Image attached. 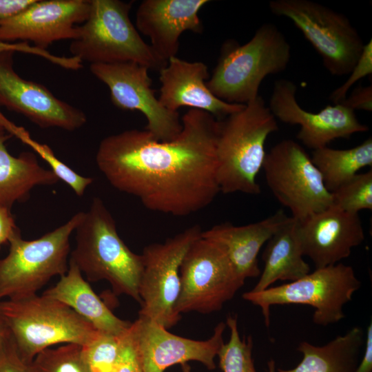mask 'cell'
<instances>
[{"instance_id":"cell-42","label":"cell","mask_w":372,"mask_h":372,"mask_svg":"<svg viewBox=\"0 0 372 372\" xmlns=\"http://www.w3.org/2000/svg\"><path fill=\"white\" fill-rule=\"evenodd\" d=\"M183 372H190L189 366L186 364H183Z\"/></svg>"},{"instance_id":"cell-26","label":"cell","mask_w":372,"mask_h":372,"mask_svg":"<svg viewBox=\"0 0 372 372\" xmlns=\"http://www.w3.org/2000/svg\"><path fill=\"white\" fill-rule=\"evenodd\" d=\"M311 161L320 172L326 188L331 193L362 168L372 165V139L347 149L329 147L313 151Z\"/></svg>"},{"instance_id":"cell-38","label":"cell","mask_w":372,"mask_h":372,"mask_svg":"<svg viewBox=\"0 0 372 372\" xmlns=\"http://www.w3.org/2000/svg\"><path fill=\"white\" fill-rule=\"evenodd\" d=\"M353 372H372V323L370 322L365 333L363 357Z\"/></svg>"},{"instance_id":"cell-39","label":"cell","mask_w":372,"mask_h":372,"mask_svg":"<svg viewBox=\"0 0 372 372\" xmlns=\"http://www.w3.org/2000/svg\"><path fill=\"white\" fill-rule=\"evenodd\" d=\"M34 0H0V20L23 10Z\"/></svg>"},{"instance_id":"cell-2","label":"cell","mask_w":372,"mask_h":372,"mask_svg":"<svg viewBox=\"0 0 372 372\" xmlns=\"http://www.w3.org/2000/svg\"><path fill=\"white\" fill-rule=\"evenodd\" d=\"M75 231L76 246L70 260L87 280H106L116 295L141 303L142 255L131 251L121 238L114 218L100 198H93Z\"/></svg>"},{"instance_id":"cell-12","label":"cell","mask_w":372,"mask_h":372,"mask_svg":"<svg viewBox=\"0 0 372 372\" xmlns=\"http://www.w3.org/2000/svg\"><path fill=\"white\" fill-rule=\"evenodd\" d=\"M201 232L200 227L194 225L163 243L151 244L144 248L138 316L151 319L167 329L180 320L181 316L176 311L180 287V267L190 245Z\"/></svg>"},{"instance_id":"cell-23","label":"cell","mask_w":372,"mask_h":372,"mask_svg":"<svg viewBox=\"0 0 372 372\" xmlns=\"http://www.w3.org/2000/svg\"><path fill=\"white\" fill-rule=\"evenodd\" d=\"M12 137L0 123V205L11 209L17 202L29 198L39 185H53L59 178L49 169L41 167L32 152L11 155L6 142Z\"/></svg>"},{"instance_id":"cell-33","label":"cell","mask_w":372,"mask_h":372,"mask_svg":"<svg viewBox=\"0 0 372 372\" xmlns=\"http://www.w3.org/2000/svg\"><path fill=\"white\" fill-rule=\"evenodd\" d=\"M21 52L40 56L48 61L65 70H70L74 66V59L70 56H57L49 52L30 45L28 42H1L0 41V54L4 52Z\"/></svg>"},{"instance_id":"cell-17","label":"cell","mask_w":372,"mask_h":372,"mask_svg":"<svg viewBox=\"0 0 372 372\" xmlns=\"http://www.w3.org/2000/svg\"><path fill=\"white\" fill-rule=\"evenodd\" d=\"M90 0H34L20 12L0 20V41H31L47 50L52 43L74 39L88 17Z\"/></svg>"},{"instance_id":"cell-14","label":"cell","mask_w":372,"mask_h":372,"mask_svg":"<svg viewBox=\"0 0 372 372\" xmlns=\"http://www.w3.org/2000/svg\"><path fill=\"white\" fill-rule=\"evenodd\" d=\"M226 327L220 322L211 338L195 340L171 333L156 322L138 316L132 322L128 335L143 372H164L172 365L189 361L199 362L214 370V359L225 343Z\"/></svg>"},{"instance_id":"cell-13","label":"cell","mask_w":372,"mask_h":372,"mask_svg":"<svg viewBox=\"0 0 372 372\" xmlns=\"http://www.w3.org/2000/svg\"><path fill=\"white\" fill-rule=\"evenodd\" d=\"M92 74L108 87L112 103L123 110H138L146 118L147 130L161 141L174 139L183 125L178 112L165 108L151 86L149 69L135 62L94 63Z\"/></svg>"},{"instance_id":"cell-11","label":"cell","mask_w":372,"mask_h":372,"mask_svg":"<svg viewBox=\"0 0 372 372\" xmlns=\"http://www.w3.org/2000/svg\"><path fill=\"white\" fill-rule=\"evenodd\" d=\"M262 169L269 188L295 219L302 220L332 205L320 172L297 142L285 139L275 145L266 154Z\"/></svg>"},{"instance_id":"cell-18","label":"cell","mask_w":372,"mask_h":372,"mask_svg":"<svg viewBox=\"0 0 372 372\" xmlns=\"http://www.w3.org/2000/svg\"><path fill=\"white\" fill-rule=\"evenodd\" d=\"M297 230L302 254L311 260L316 269L348 258L352 249L364 240L358 214L333 206L298 220Z\"/></svg>"},{"instance_id":"cell-8","label":"cell","mask_w":372,"mask_h":372,"mask_svg":"<svg viewBox=\"0 0 372 372\" xmlns=\"http://www.w3.org/2000/svg\"><path fill=\"white\" fill-rule=\"evenodd\" d=\"M360 286L353 267L338 262L316 269L293 282L260 291H247L242 298L261 309L267 327L270 324L271 306L291 304L312 307L313 323L327 326L345 317L344 307Z\"/></svg>"},{"instance_id":"cell-1","label":"cell","mask_w":372,"mask_h":372,"mask_svg":"<svg viewBox=\"0 0 372 372\" xmlns=\"http://www.w3.org/2000/svg\"><path fill=\"white\" fill-rule=\"evenodd\" d=\"M176 138L161 141L145 129L104 138L96 163L112 186L151 211L185 216L202 210L220 192L216 145L220 120L189 109Z\"/></svg>"},{"instance_id":"cell-27","label":"cell","mask_w":372,"mask_h":372,"mask_svg":"<svg viewBox=\"0 0 372 372\" xmlns=\"http://www.w3.org/2000/svg\"><path fill=\"white\" fill-rule=\"evenodd\" d=\"M0 123L12 136L17 137L22 143L28 145L41 156L49 165L50 170L54 173L59 179L67 184L78 196H82L87 187L92 183V178L83 176L75 172L59 160L48 145L41 143L33 139L25 128L17 125L8 120L1 111Z\"/></svg>"},{"instance_id":"cell-35","label":"cell","mask_w":372,"mask_h":372,"mask_svg":"<svg viewBox=\"0 0 372 372\" xmlns=\"http://www.w3.org/2000/svg\"><path fill=\"white\" fill-rule=\"evenodd\" d=\"M128 330L123 336L118 358L111 372H143L130 339Z\"/></svg>"},{"instance_id":"cell-24","label":"cell","mask_w":372,"mask_h":372,"mask_svg":"<svg viewBox=\"0 0 372 372\" xmlns=\"http://www.w3.org/2000/svg\"><path fill=\"white\" fill-rule=\"evenodd\" d=\"M298 220L289 217L267 242L262 255L264 269L253 291L265 290L278 280L293 282L310 272L298 236Z\"/></svg>"},{"instance_id":"cell-10","label":"cell","mask_w":372,"mask_h":372,"mask_svg":"<svg viewBox=\"0 0 372 372\" xmlns=\"http://www.w3.org/2000/svg\"><path fill=\"white\" fill-rule=\"evenodd\" d=\"M178 314L219 311L244 285L226 251L218 243L200 236L186 252L180 267Z\"/></svg>"},{"instance_id":"cell-16","label":"cell","mask_w":372,"mask_h":372,"mask_svg":"<svg viewBox=\"0 0 372 372\" xmlns=\"http://www.w3.org/2000/svg\"><path fill=\"white\" fill-rule=\"evenodd\" d=\"M13 55L0 54V105L42 128L74 131L86 123L83 111L60 100L44 85L20 76L14 69Z\"/></svg>"},{"instance_id":"cell-29","label":"cell","mask_w":372,"mask_h":372,"mask_svg":"<svg viewBox=\"0 0 372 372\" xmlns=\"http://www.w3.org/2000/svg\"><path fill=\"white\" fill-rule=\"evenodd\" d=\"M332 205L340 210L358 214L372 209V170L357 174L331 192Z\"/></svg>"},{"instance_id":"cell-21","label":"cell","mask_w":372,"mask_h":372,"mask_svg":"<svg viewBox=\"0 0 372 372\" xmlns=\"http://www.w3.org/2000/svg\"><path fill=\"white\" fill-rule=\"evenodd\" d=\"M282 209L260 221L242 226L224 223L201 232V236L220 244L238 276L245 280L260 275L258 255L263 245L288 219Z\"/></svg>"},{"instance_id":"cell-5","label":"cell","mask_w":372,"mask_h":372,"mask_svg":"<svg viewBox=\"0 0 372 372\" xmlns=\"http://www.w3.org/2000/svg\"><path fill=\"white\" fill-rule=\"evenodd\" d=\"M0 310L21 357L28 363L54 345L83 347L102 333L66 304L43 295L1 300Z\"/></svg>"},{"instance_id":"cell-7","label":"cell","mask_w":372,"mask_h":372,"mask_svg":"<svg viewBox=\"0 0 372 372\" xmlns=\"http://www.w3.org/2000/svg\"><path fill=\"white\" fill-rule=\"evenodd\" d=\"M83 211L41 237L24 240L17 228L8 242V255L0 259V301L37 294L54 276L68 269L70 238Z\"/></svg>"},{"instance_id":"cell-28","label":"cell","mask_w":372,"mask_h":372,"mask_svg":"<svg viewBox=\"0 0 372 372\" xmlns=\"http://www.w3.org/2000/svg\"><path fill=\"white\" fill-rule=\"evenodd\" d=\"M226 324L229 329L230 337L217 355L221 370L223 372H256L252 358L251 336L240 338L236 316H229ZM268 372L270 371L268 370Z\"/></svg>"},{"instance_id":"cell-32","label":"cell","mask_w":372,"mask_h":372,"mask_svg":"<svg viewBox=\"0 0 372 372\" xmlns=\"http://www.w3.org/2000/svg\"><path fill=\"white\" fill-rule=\"evenodd\" d=\"M372 74V42L371 39L364 44L358 61L349 74L347 80L334 90L330 94L329 99L334 104L342 102L347 96L351 87L362 78Z\"/></svg>"},{"instance_id":"cell-6","label":"cell","mask_w":372,"mask_h":372,"mask_svg":"<svg viewBox=\"0 0 372 372\" xmlns=\"http://www.w3.org/2000/svg\"><path fill=\"white\" fill-rule=\"evenodd\" d=\"M133 1L90 0L86 21L71 41L72 56L94 63L135 62L159 72L167 64L141 38L129 13Z\"/></svg>"},{"instance_id":"cell-4","label":"cell","mask_w":372,"mask_h":372,"mask_svg":"<svg viewBox=\"0 0 372 372\" xmlns=\"http://www.w3.org/2000/svg\"><path fill=\"white\" fill-rule=\"evenodd\" d=\"M278 130L276 118L260 95L220 121L216 156L220 192H260L256 176L266 156L265 143Z\"/></svg>"},{"instance_id":"cell-25","label":"cell","mask_w":372,"mask_h":372,"mask_svg":"<svg viewBox=\"0 0 372 372\" xmlns=\"http://www.w3.org/2000/svg\"><path fill=\"white\" fill-rule=\"evenodd\" d=\"M365 343L364 330L358 326L349 329L322 346L301 342L297 350L302 354L301 362L291 369L278 372H353Z\"/></svg>"},{"instance_id":"cell-34","label":"cell","mask_w":372,"mask_h":372,"mask_svg":"<svg viewBox=\"0 0 372 372\" xmlns=\"http://www.w3.org/2000/svg\"><path fill=\"white\" fill-rule=\"evenodd\" d=\"M0 372H32L30 363L21 357L11 335L0 349Z\"/></svg>"},{"instance_id":"cell-30","label":"cell","mask_w":372,"mask_h":372,"mask_svg":"<svg viewBox=\"0 0 372 372\" xmlns=\"http://www.w3.org/2000/svg\"><path fill=\"white\" fill-rule=\"evenodd\" d=\"M32 372H87L81 346L65 344L40 352L30 363Z\"/></svg>"},{"instance_id":"cell-19","label":"cell","mask_w":372,"mask_h":372,"mask_svg":"<svg viewBox=\"0 0 372 372\" xmlns=\"http://www.w3.org/2000/svg\"><path fill=\"white\" fill-rule=\"evenodd\" d=\"M158 72L161 84L158 100L170 111L189 107L208 112L219 120L245 105L227 103L211 92L206 85L208 68L203 62H189L173 56Z\"/></svg>"},{"instance_id":"cell-40","label":"cell","mask_w":372,"mask_h":372,"mask_svg":"<svg viewBox=\"0 0 372 372\" xmlns=\"http://www.w3.org/2000/svg\"><path fill=\"white\" fill-rule=\"evenodd\" d=\"M10 333L0 310V349L10 337Z\"/></svg>"},{"instance_id":"cell-37","label":"cell","mask_w":372,"mask_h":372,"mask_svg":"<svg viewBox=\"0 0 372 372\" xmlns=\"http://www.w3.org/2000/svg\"><path fill=\"white\" fill-rule=\"evenodd\" d=\"M10 210L0 205V247L8 242L10 237L18 228Z\"/></svg>"},{"instance_id":"cell-31","label":"cell","mask_w":372,"mask_h":372,"mask_svg":"<svg viewBox=\"0 0 372 372\" xmlns=\"http://www.w3.org/2000/svg\"><path fill=\"white\" fill-rule=\"evenodd\" d=\"M125 333L115 335L101 333L94 340L81 346V356L87 372L112 371Z\"/></svg>"},{"instance_id":"cell-20","label":"cell","mask_w":372,"mask_h":372,"mask_svg":"<svg viewBox=\"0 0 372 372\" xmlns=\"http://www.w3.org/2000/svg\"><path fill=\"white\" fill-rule=\"evenodd\" d=\"M208 0H144L136 13L138 32L147 36L150 46L162 59L176 56L183 32L201 33L203 27L198 17Z\"/></svg>"},{"instance_id":"cell-9","label":"cell","mask_w":372,"mask_h":372,"mask_svg":"<svg viewBox=\"0 0 372 372\" xmlns=\"http://www.w3.org/2000/svg\"><path fill=\"white\" fill-rule=\"evenodd\" d=\"M270 11L291 20L321 56L333 76L349 74L359 59L364 43L343 14L311 0H271Z\"/></svg>"},{"instance_id":"cell-22","label":"cell","mask_w":372,"mask_h":372,"mask_svg":"<svg viewBox=\"0 0 372 372\" xmlns=\"http://www.w3.org/2000/svg\"><path fill=\"white\" fill-rule=\"evenodd\" d=\"M42 295L66 304L104 333L123 335L132 324L118 318L111 311L84 279L78 267L70 259L66 273Z\"/></svg>"},{"instance_id":"cell-15","label":"cell","mask_w":372,"mask_h":372,"mask_svg":"<svg viewBox=\"0 0 372 372\" xmlns=\"http://www.w3.org/2000/svg\"><path fill=\"white\" fill-rule=\"evenodd\" d=\"M296 92L297 86L292 81H276L268 107L276 118L300 126L297 138L306 147L315 150L327 147L336 138H347L368 131L354 111L341 103L327 105L316 113L305 110L296 99Z\"/></svg>"},{"instance_id":"cell-41","label":"cell","mask_w":372,"mask_h":372,"mask_svg":"<svg viewBox=\"0 0 372 372\" xmlns=\"http://www.w3.org/2000/svg\"><path fill=\"white\" fill-rule=\"evenodd\" d=\"M267 365L270 372H276V363L273 360L269 361Z\"/></svg>"},{"instance_id":"cell-36","label":"cell","mask_w":372,"mask_h":372,"mask_svg":"<svg viewBox=\"0 0 372 372\" xmlns=\"http://www.w3.org/2000/svg\"><path fill=\"white\" fill-rule=\"evenodd\" d=\"M355 111L356 110L371 112L372 86H359L355 88L349 96L339 103Z\"/></svg>"},{"instance_id":"cell-3","label":"cell","mask_w":372,"mask_h":372,"mask_svg":"<svg viewBox=\"0 0 372 372\" xmlns=\"http://www.w3.org/2000/svg\"><path fill=\"white\" fill-rule=\"evenodd\" d=\"M291 59V45L273 23H265L246 43L225 41L206 85L217 98L247 105L259 94L264 79L283 72Z\"/></svg>"}]
</instances>
